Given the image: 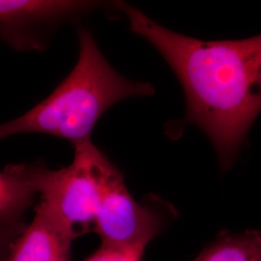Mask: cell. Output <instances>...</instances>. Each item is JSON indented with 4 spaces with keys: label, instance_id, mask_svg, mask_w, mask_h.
Returning a JSON list of instances; mask_svg holds the SVG:
<instances>
[{
    "label": "cell",
    "instance_id": "obj_10",
    "mask_svg": "<svg viewBox=\"0 0 261 261\" xmlns=\"http://www.w3.org/2000/svg\"><path fill=\"white\" fill-rule=\"evenodd\" d=\"M28 224L0 225V261H6L14 244L25 229Z\"/></svg>",
    "mask_w": 261,
    "mask_h": 261
},
{
    "label": "cell",
    "instance_id": "obj_9",
    "mask_svg": "<svg viewBox=\"0 0 261 261\" xmlns=\"http://www.w3.org/2000/svg\"><path fill=\"white\" fill-rule=\"evenodd\" d=\"M146 247L145 244H101L99 249L84 261H141Z\"/></svg>",
    "mask_w": 261,
    "mask_h": 261
},
{
    "label": "cell",
    "instance_id": "obj_4",
    "mask_svg": "<svg viewBox=\"0 0 261 261\" xmlns=\"http://www.w3.org/2000/svg\"><path fill=\"white\" fill-rule=\"evenodd\" d=\"M42 201L75 239L95 229L98 195L93 179L82 157L51 170L39 164L20 165Z\"/></svg>",
    "mask_w": 261,
    "mask_h": 261
},
{
    "label": "cell",
    "instance_id": "obj_1",
    "mask_svg": "<svg viewBox=\"0 0 261 261\" xmlns=\"http://www.w3.org/2000/svg\"><path fill=\"white\" fill-rule=\"evenodd\" d=\"M114 7L170 66L185 93L187 122L205 133L221 168L229 169L261 111V34L201 41L160 25L128 3Z\"/></svg>",
    "mask_w": 261,
    "mask_h": 261
},
{
    "label": "cell",
    "instance_id": "obj_6",
    "mask_svg": "<svg viewBox=\"0 0 261 261\" xmlns=\"http://www.w3.org/2000/svg\"><path fill=\"white\" fill-rule=\"evenodd\" d=\"M74 238L42 201L6 261H71Z\"/></svg>",
    "mask_w": 261,
    "mask_h": 261
},
{
    "label": "cell",
    "instance_id": "obj_3",
    "mask_svg": "<svg viewBox=\"0 0 261 261\" xmlns=\"http://www.w3.org/2000/svg\"><path fill=\"white\" fill-rule=\"evenodd\" d=\"M93 179L98 195L94 232L101 244H145L162 228L161 212L149 204H140L130 195L120 170L103 152L87 140L74 146Z\"/></svg>",
    "mask_w": 261,
    "mask_h": 261
},
{
    "label": "cell",
    "instance_id": "obj_7",
    "mask_svg": "<svg viewBox=\"0 0 261 261\" xmlns=\"http://www.w3.org/2000/svg\"><path fill=\"white\" fill-rule=\"evenodd\" d=\"M37 196L20 165L8 166L0 171V225L25 223V214Z\"/></svg>",
    "mask_w": 261,
    "mask_h": 261
},
{
    "label": "cell",
    "instance_id": "obj_2",
    "mask_svg": "<svg viewBox=\"0 0 261 261\" xmlns=\"http://www.w3.org/2000/svg\"><path fill=\"white\" fill-rule=\"evenodd\" d=\"M77 34L80 53L73 70L43 102L16 119L1 123L0 140L37 133L69 140L75 146L91 140L96 123L113 105L154 94L149 83L130 81L117 73L87 28H79Z\"/></svg>",
    "mask_w": 261,
    "mask_h": 261
},
{
    "label": "cell",
    "instance_id": "obj_5",
    "mask_svg": "<svg viewBox=\"0 0 261 261\" xmlns=\"http://www.w3.org/2000/svg\"><path fill=\"white\" fill-rule=\"evenodd\" d=\"M101 3L68 0H0V33L17 49L40 48L30 28L53 27L93 11Z\"/></svg>",
    "mask_w": 261,
    "mask_h": 261
},
{
    "label": "cell",
    "instance_id": "obj_8",
    "mask_svg": "<svg viewBox=\"0 0 261 261\" xmlns=\"http://www.w3.org/2000/svg\"><path fill=\"white\" fill-rule=\"evenodd\" d=\"M195 261H261V232L247 230L242 233L224 234Z\"/></svg>",
    "mask_w": 261,
    "mask_h": 261
}]
</instances>
